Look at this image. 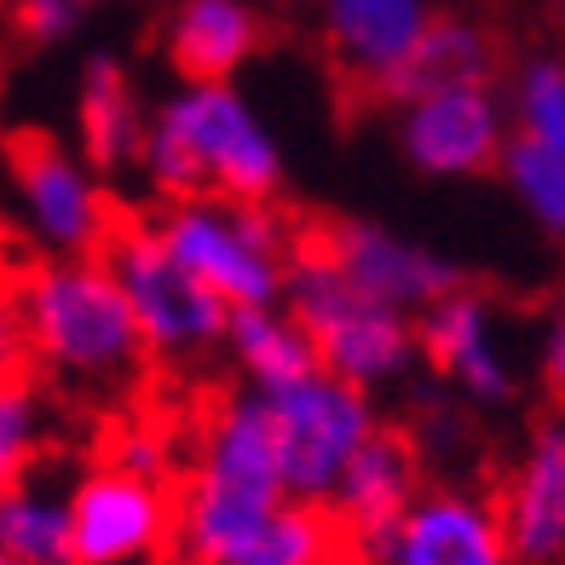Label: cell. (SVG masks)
I'll return each instance as SVG.
<instances>
[{"instance_id": "cb8c5ba5", "label": "cell", "mask_w": 565, "mask_h": 565, "mask_svg": "<svg viewBox=\"0 0 565 565\" xmlns=\"http://www.w3.org/2000/svg\"><path fill=\"white\" fill-rule=\"evenodd\" d=\"M497 168L508 179V191L520 196V209L543 225L548 237H559V231H565V150H548L536 139L508 134Z\"/></svg>"}, {"instance_id": "44dd1931", "label": "cell", "mask_w": 565, "mask_h": 565, "mask_svg": "<svg viewBox=\"0 0 565 565\" xmlns=\"http://www.w3.org/2000/svg\"><path fill=\"white\" fill-rule=\"evenodd\" d=\"M491 75H497V46L473 18H433L387 98L398 105V98L427 93V87H479V82H491Z\"/></svg>"}, {"instance_id": "9a60e30c", "label": "cell", "mask_w": 565, "mask_h": 565, "mask_svg": "<svg viewBox=\"0 0 565 565\" xmlns=\"http://www.w3.org/2000/svg\"><path fill=\"white\" fill-rule=\"evenodd\" d=\"M318 18L335 70L387 98L439 12H433V0H318Z\"/></svg>"}, {"instance_id": "7c38bea8", "label": "cell", "mask_w": 565, "mask_h": 565, "mask_svg": "<svg viewBox=\"0 0 565 565\" xmlns=\"http://www.w3.org/2000/svg\"><path fill=\"white\" fill-rule=\"evenodd\" d=\"M329 266H335L358 295H370L381 306H393L404 318H422L427 306H439L450 289H461V266L445 260L439 248H427L404 231L381 220H335L323 225V237L312 243Z\"/></svg>"}, {"instance_id": "6da1fadb", "label": "cell", "mask_w": 565, "mask_h": 565, "mask_svg": "<svg viewBox=\"0 0 565 565\" xmlns=\"http://www.w3.org/2000/svg\"><path fill=\"white\" fill-rule=\"evenodd\" d=\"M289 502L271 456V422L260 393H225L202 416L185 450V468L173 484V543L168 559L179 565H220L243 548L271 513Z\"/></svg>"}, {"instance_id": "ac0fdd59", "label": "cell", "mask_w": 565, "mask_h": 565, "mask_svg": "<svg viewBox=\"0 0 565 565\" xmlns=\"http://www.w3.org/2000/svg\"><path fill=\"white\" fill-rule=\"evenodd\" d=\"M260 53V12L248 0H179L168 18V58L185 82H231Z\"/></svg>"}, {"instance_id": "9c48e42d", "label": "cell", "mask_w": 565, "mask_h": 565, "mask_svg": "<svg viewBox=\"0 0 565 565\" xmlns=\"http://www.w3.org/2000/svg\"><path fill=\"white\" fill-rule=\"evenodd\" d=\"M75 565H157L173 543V484L93 461L64 484Z\"/></svg>"}, {"instance_id": "4fadbf2b", "label": "cell", "mask_w": 565, "mask_h": 565, "mask_svg": "<svg viewBox=\"0 0 565 565\" xmlns=\"http://www.w3.org/2000/svg\"><path fill=\"white\" fill-rule=\"evenodd\" d=\"M416 352H422V364L439 370V381L456 398H468L479 409H502L520 393V370L508 358L502 318H497L491 295L473 289V282L450 289L439 306H427L416 318Z\"/></svg>"}, {"instance_id": "5b68a950", "label": "cell", "mask_w": 565, "mask_h": 565, "mask_svg": "<svg viewBox=\"0 0 565 565\" xmlns=\"http://www.w3.org/2000/svg\"><path fill=\"white\" fill-rule=\"evenodd\" d=\"M282 312L300 323V335L312 347L323 375H335V381H347V387L370 393V398L409 381V370L422 364L416 318L358 295L312 243L295 248L289 282H282Z\"/></svg>"}, {"instance_id": "8fae6325", "label": "cell", "mask_w": 565, "mask_h": 565, "mask_svg": "<svg viewBox=\"0 0 565 565\" xmlns=\"http://www.w3.org/2000/svg\"><path fill=\"white\" fill-rule=\"evenodd\" d=\"M508 145V110L491 82L479 87H427L398 98V150L427 179L491 173Z\"/></svg>"}, {"instance_id": "e0dca14e", "label": "cell", "mask_w": 565, "mask_h": 565, "mask_svg": "<svg viewBox=\"0 0 565 565\" xmlns=\"http://www.w3.org/2000/svg\"><path fill=\"white\" fill-rule=\"evenodd\" d=\"M145 98L134 87V75L116 53H93L82 64V87H75V134H82V157L98 179L121 173L139 162V145H145Z\"/></svg>"}, {"instance_id": "7402d4cb", "label": "cell", "mask_w": 565, "mask_h": 565, "mask_svg": "<svg viewBox=\"0 0 565 565\" xmlns=\"http://www.w3.org/2000/svg\"><path fill=\"white\" fill-rule=\"evenodd\" d=\"M347 559H352V548L323 508L282 502L271 520L254 531L243 548H231L220 565H347Z\"/></svg>"}, {"instance_id": "5bb4252c", "label": "cell", "mask_w": 565, "mask_h": 565, "mask_svg": "<svg viewBox=\"0 0 565 565\" xmlns=\"http://www.w3.org/2000/svg\"><path fill=\"white\" fill-rule=\"evenodd\" d=\"M497 525L513 565H559L565 559V427L536 422L525 450L502 479Z\"/></svg>"}, {"instance_id": "52a82bcc", "label": "cell", "mask_w": 565, "mask_h": 565, "mask_svg": "<svg viewBox=\"0 0 565 565\" xmlns=\"http://www.w3.org/2000/svg\"><path fill=\"white\" fill-rule=\"evenodd\" d=\"M266 422H271V456H277L282 497L300 508H323L335 479L347 473V461L358 456V445L381 427V409L370 393L312 370L295 387L266 393Z\"/></svg>"}, {"instance_id": "ffe728a7", "label": "cell", "mask_w": 565, "mask_h": 565, "mask_svg": "<svg viewBox=\"0 0 565 565\" xmlns=\"http://www.w3.org/2000/svg\"><path fill=\"white\" fill-rule=\"evenodd\" d=\"M0 554L12 565H75L64 484L23 473L12 491H0Z\"/></svg>"}, {"instance_id": "f1b7e54d", "label": "cell", "mask_w": 565, "mask_h": 565, "mask_svg": "<svg viewBox=\"0 0 565 565\" xmlns=\"http://www.w3.org/2000/svg\"><path fill=\"white\" fill-rule=\"evenodd\" d=\"M543 370H548V381H565V323L559 318L548 323V335H543Z\"/></svg>"}, {"instance_id": "3957f363", "label": "cell", "mask_w": 565, "mask_h": 565, "mask_svg": "<svg viewBox=\"0 0 565 565\" xmlns=\"http://www.w3.org/2000/svg\"><path fill=\"white\" fill-rule=\"evenodd\" d=\"M12 289L23 318V352H30V370H41L46 381L110 398L145 375L134 312H127L105 260H41L12 277Z\"/></svg>"}, {"instance_id": "277c9868", "label": "cell", "mask_w": 565, "mask_h": 565, "mask_svg": "<svg viewBox=\"0 0 565 565\" xmlns=\"http://www.w3.org/2000/svg\"><path fill=\"white\" fill-rule=\"evenodd\" d=\"M145 225L168 248V260L179 271H191L231 312L282 306V282H289L300 237L277 214V202L185 196V202H162L157 220H145Z\"/></svg>"}, {"instance_id": "83f0119b", "label": "cell", "mask_w": 565, "mask_h": 565, "mask_svg": "<svg viewBox=\"0 0 565 565\" xmlns=\"http://www.w3.org/2000/svg\"><path fill=\"white\" fill-rule=\"evenodd\" d=\"M18 375H30V352H23V318H18L12 271H0V387Z\"/></svg>"}, {"instance_id": "30bf717a", "label": "cell", "mask_w": 565, "mask_h": 565, "mask_svg": "<svg viewBox=\"0 0 565 565\" xmlns=\"http://www.w3.org/2000/svg\"><path fill=\"white\" fill-rule=\"evenodd\" d=\"M352 554L364 565H513L497 525V502L456 479L422 484L398 520Z\"/></svg>"}, {"instance_id": "ba28073f", "label": "cell", "mask_w": 565, "mask_h": 565, "mask_svg": "<svg viewBox=\"0 0 565 565\" xmlns=\"http://www.w3.org/2000/svg\"><path fill=\"white\" fill-rule=\"evenodd\" d=\"M18 220L46 260H98L116 231L110 191L75 150L58 139H23L12 150Z\"/></svg>"}, {"instance_id": "d6986e66", "label": "cell", "mask_w": 565, "mask_h": 565, "mask_svg": "<svg viewBox=\"0 0 565 565\" xmlns=\"http://www.w3.org/2000/svg\"><path fill=\"white\" fill-rule=\"evenodd\" d=\"M225 352L237 375L248 381V393H277V387H295L300 375L318 370L312 347H306L300 323L282 312V306H248V312H231L225 323Z\"/></svg>"}, {"instance_id": "8992f818", "label": "cell", "mask_w": 565, "mask_h": 565, "mask_svg": "<svg viewBox=\"0 0 565 565\" xmlns=\"http://www.w3.org/2000/svg\"><path fill=\"white\" fill-rule=\"evenodd\" d=\"M98 260L110 266L127 312H134L145 364L202 370V364H214V358H225L231 306L214 300L191 271H179L168 260V248L150 237V225H116Z\"/></svg>"}, {"instance_id": "2e32d148", "label": "cell", "mask_w": 565, "mask_h": 565, "mask_svg": "<svg viewBox=\"0 0 565 565\" xmlns=\"http://www.w3.org/2000/svg\"><path fill=\"white\" fill-rule=\"evenodd\" d=\"M422 484H427L422 479V439L409 427L381 422L370 439L358 445V456L347 461V473L335 479L323 513L347 536V548H358V543H370L375 531H387Z\"/></svg>"}, {"instance_id": "d4e9b609", "label": "cell", "mask_w": 565, "mask_h": 565, "mask_svg": "<svg viewBox=\"0 0 565 565\" xmlns=\"http://www.w3.org/2000/svg\"><path fill=\"white\" fill-rule=\"evenodd\" d=\"M502 110H508V134L536 139L548 150H565V64L554 53L525 58Z\"/></svg>"}, {"instance_id": "f546056e", "label": "cell", "mask_w": 565, "mask_h": 565, "mask_svg": "<svg viewBox=\"0 0 565 565\" xmlns=\"http://www.w3.org/2000/svg\"><path fill=\"white\" fill-rule=\"evenodd\" d=\"M0 565H12V559H7V554H0Z\"/></svg>"}, {"instance_id": "4316f807", "label": "cell", "mask_w": 565, "mask_h": 565, "mask_svg": "<svg viewBox=\"0 0 565 565\" xmlns=\"http://www.w3.org/2000/svg\"><path fill=\"white\" fill-rule=\"evenodd\" d=\"M105 461H116V468L139 473V479L173 484V479H179V468H185V450H179L162 427H127L121 439L110 445V456H105Z\"/></svg>"}, {"instance_id": "7a4b0ae2", "label": "cell", "mask_w": 565, "mask_h": 565, "mask_svg": "<svg viewBox=\"0 0 565 565\" xmlns=\"http://www.w3.org/2000/svg\"><path fill=\"white\" fill-rule=\"evenodd\" d=\"M134 168L162 202H271L282 191V145L237 82H185L168 93L145 121Z\"/></svg>"}, {"instance_id": "603a6c76", "label": "cell", "mask_w": 565, "mask_h": 565, "mask_svg": "<svg viewBox=\"0 0 565 565\" xmlns=\"http://www.w3.org/2000/svg\"><path fill=\"white\" fill-rule=\"evenodd\" d=\"M53 445V393L41 375H18L0 387V491L41 468Z\"/></svg>"}, {"instance_id": "484cf974", "label": "cell", "mask_w": 565, "mask_h": 565, "mask_svg": "<svg viewBox=\"0 0 565 565\" xmlns=\"http://www.w3.org/2000/svg\"><path fill=\"white\" fill-rule=\"evenodd\" d=\"M98 7H105V0H7V18L30 46H58L82 30Z\"/></svg>"}]
</instances>
